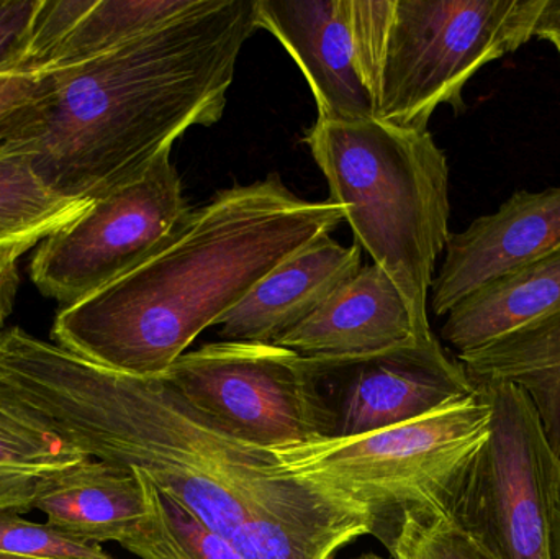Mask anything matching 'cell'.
<instances>
[{
  "label": "cell",
  "instance_id": "cell-4",
  "mask_svg": "<svg viewBox=\"0 0 560 559\" xmlns=\"http://www.w3.org/2000/svg\"><path fill=\"white\" fill-rule=\"evenodd\" d=\"M329 199L404 295L418 335H434L428 292L450 240V164L428 130L371 120L319 121L303 138Z\"/></svg>",
  "mask_w": 560,
  "mask_h": 559
},
{
  "label": "cell",
  "instance_id": "cell-6",
  "mask_svg": "<svg viewBox=\"0 0 560 559\" xmlns=\"http://www.w3.org/2000/svg\"><path fill=\"white\" fill-rule=\"evenodd\" d=\"M545 3L394 0L375 91V118L428 130L440 105L463 114L467 82L483 66L518 51L533 38Z\"/></svg>",
  "mask_w": 560,
  "mask_h": 559
},
{
  "label": "cell",
  "instance_id": "cell-30",
  "mask_svg": "<svg viewBox=\"0 0 560 559\" xmlns=\"http://www.w3.org/2000/svg\"><path fill=\"white\" fill-rule=\"evenodd\" d=\"M354 559H388V558H384V557H381V555H375V554H364V555H361V557H358Z\"/></svg>",
  "mask_w": 560,
  "mask_h": 559
},
{
  "label": "cell",
  "instance_id": "cell-26",
  "mask_svg": "<svg viewBox=\"0 0 560 559\" xmlns=\"http://www.w3.org/2000/svg\"><path fill=\"white\" fill-rule=\"evenodd\" d=\"M36 243H15L0 246V328L13 311L16 288H19V259Z\"/></svg>",
  "mask_w": 560,
  "mask_h": 559
},
{
  "label": "cell",
  "instance_id": "cell-10",
  "mask_svg": "<svg viewBox=\"0 0 560 559\" xmlns=\"http://www.w3.org/2000/svg\"><path fill=\"white\" fill-rule=\"evenodd\" d=\"M303 364L328 417L329 439L377 432L476 393L434 335L359 357L303 358Z\"/></svg>",
  "mask_w": 560,
  "mask_h": 559
},
{
  "label": "cell",
  "instance_id": "cell-28",
  "mask_svg": "<svg viewBox=\"0 0 560 559\" xmlns=\"http://www.w3.org/2000/svg\"><path fill=\"white\" fill-rule=\"evenodd\" d=\"M549 519H551L552 559H560V465L556 462L549 485Z\"/></svg>",
  "mask_w": 560,
  "mask_h": 559
},
{
  "label": "cell",
  "instance_id": "cell-24",
  "mask_svg": "<svg viewBox=\"0 0 560 559\" xmlns=\"http://www.w3.org/2000/svg\"><path fill=\"white\" fill-rule=\"evenodd\" d=\"M39 95V75H0V154L9 153L32 125Z\"/></svg>",
  "mask_w": 560,
  "mask_h": 559
},
{
  "label": "cell",
  "instance_id": "cell-12",
  "mask_svg": "<svg viewBox=\"0 0 560 559\" xmlns=\"http://www.w3.org/2000/svg\"><path fill=\"white\" fill-rule=\"evenodd\" d=\"M560 249V186L518 190L497 212L451 233L446 258L431 284V307L447 315L500 276Z\"/></svg>",
  "mask_w": 560,
  "mask_h": 559
},
{
  "label": "cell",
  "instance_id": "cell-27",
  "mask_svg": "<svg viewBox=\"0 0 560 559\" xmlns=\"http://www.w3.org/2000/svg\"><path fill=\"white\" fill-rule=\"evenodd\" d=\"M548 39L560 51V0H546L533 38Z\"/></svg>",
  "mask_w": 560,
  "mask_h": 559
},
{
  "label": "cell",
  "instance_id": "cell-25",
  "mask_svg": "<svg viewBox=\"0 0 560 559\" xmlns=\"http://www.w3.org/2000/svg\"><path fill=\"white\" fill-rule=\"evenodd\" d=\"M42 0H0V75L19 74Z\"/></svg>",
  "mask_w": 560,
  "mask_h": 559
},
{
  "label": "cell",
  "instance_id": "cell-31",
  "mask_svg": "<svg viewBox=\"0 0 560 559\" xmlns=\"http://www.w3.org/2000/svg\"><path fill=\"white\" fill-rule=\"evenodd\" d=\"M559 55H560V51H559Z\"/></svg>",
  "mask_w": 560,
  "mask_h": 559
},
{
  "label": "cell",
  "instance_id": "cell-2",
  "mask_svg": "<svg viewBox=\"0 0 560 559\" xmlns=\"http://www.w3.org/2000/svg\"><path fill=\"white\" fill-rule=\"evenodd\" d=\"M256 0H203L112 51L39 75L23 154L52 189L97 199L130 183L192 127L222 118Z\"/></svg>",
  "mask_w": 560,
  "mask_h": 559
},
{
  "label": "cell",
  "instance_id": "cell-3",
  "mask_svg": "<svg viewBox=\"0 0 560 559\" xmlns=\"http://www.w3.org/2000/svg\"><path fill=\"white\" fill-rule=\"evenodd\" d=\"M278 174L217 194L151 258L56 315L52 338L97 366L161 377L290 256L342 222Z\"/></svg>",
  "mask_w": 560,
  "mask_h": 559
},
{
  "label": "cell",
  "instance_id": "cell-17",
  "mask_svg": "<svg viewBox=\"0 0 560 559\" xmlns=\"http://www.w3.org/2000/svg\"><path fill=\"white\" fill-rule=\"evenodd\" d=\"M472 384L506 383L535 407L560 465V308L483 347L459 353Z\"/></svg>",
  "mask_w": 560,
  "mask_h": 559
},
{
  "label": "cell",
  "instance_id": "cell-15",
  "mask_svg": "<svg viewBox=\"0 0 560 559\" xmlns=\"http://www.w3.org/2000/svg\"><path fill=\"white\" fill-rule=\"evenodd\" d=\"M413 338L423 337L404 295L372 263L275 345L302 358H345L377 353Z\"/></svg>",
  "mask_w": 560,
  "mask_h": 559
},
{
  "label": "cell",
  "instance_id": "cell-19",
  "mask_svg": "<svg viewBox=\"0 0 560 559\" xmlns=\"http://www.w3.org/2000/svg\"><path fill=\"white\" fill-rule=\"evenodd\" d=\"M82 459L78 450L0 399V514L33 511L45 486Z\"/></svg>",
  "mask_w": 560,
  "mask_h": 559
},
{
  "label": "cell",
  "instance_id": "cell-29",
  "mask_svg": "<svg viewBox=\"0 0 560 559\" xmlns=\"http://www.w3.org/2000/svg\"><path fill=\"white\" fill-rule=\"evenodd\" d=\"M0 559H68V558H32V557H16V555L2 554V551H0Z\"/></svg>",
  "mask_w": 560,
  "mask_h": 559
},
{
  "label": "cell",
  "instance_id": "cell-13",
  "mask_svg": "<svg viewBox=\"0 0 560 559\" xmlns=\"http://www.w3.org/2000/svg\"><path fill=\"white\" fill-rule=\"evenodd\" d=\"M203 0H42L19 74L38 75L112 51Z\"/></svg>",
  "mask_w": 560,
  "mask_h": 559
},
{
  "label": "cell",
  "instance_id": "cell-5",
  "mask_svg": "<svg viewBox=\"0 0 560 559\" xmlns=\"http://www.w3.org/2000/svg\"><path fill=\"white\" fill-rule=\"evenodd\" d=\"M492 407L472 396L351 439L276 449L287 471L322 482L368 508L385 540L408 512L446 514L447 501L490 435Z\"/></svg>",
  "mask_w": 560,
  "mask_h": 559
},
{
  "label": "cell",
  "instance_id": "cell-21",
  "mask_svg": "<svg viewBox=\"0 0 560 559\" xmlns=\"http://www.w3.org/2000/svg\"><path fill=\"white\" fill-rule=\"evenodd\" d=\"M140 475L148 514L137 531L121 541L125 550L140 559H248L235 545L160 491L143 473Z\"/></svg>",
  "mask_w": 560,
  "mask_h": 559
},
{
  "label": "cell",
  "instance_id": "cell-18",
  "mask_svg": "<svg viewBox=\"0 0 560 559\" xmlns=\"http://www.w3.org/2000/svg\"><path fill=\"white\" fill-rule=\"evenodd\" d=\"M560 308V249L493 279L447 314L443 335L459 353L483 347Z\"/></svg>",
  "mask_w": 560,
  "mask_h": 559
},
{
  "label": "cell",
  "instance_id": "cell-16",
  "mask_svg": "<svg viewBox=\"0 0 560 559\" xmlns=\"http://www.w3.org/2000/svg\"><path fill=\"white\" fill-rule=\"evenodd\" d=\"M33 509L89 544H121L147 517L148 502L137 469L85 458L51 479Z\"/></svg>",
  "mask_w": 560,
  "mask_h": 559
},
{
  "label": "cell",
  "instance_id": "cell-1",
  "mask_svg": "<svg viewBox=\"0 0 560 559\" xmlns=\"http://www.w3.org/2000/svg\"><path fill=\"white\" fill-rule=\"evenodd\" d=\"M0 399L85 458L143 473L248 559H335L375 534L368 508L287 471L166 377L117 373L15 327L0 331Z\"/></svg>",
  "mask_w": 560,
  "mask_h": 559
},
{
  "label": "cell",
  "instance_id": "cell-11",
  "mask_svg": "<svg viewBox=\"0 0 560 559\" xmlns=\"http://www.w3.org/2000/svg\"><path fill=\"white\" fill-rule=\"evenodd\" d=\"M256 25L279 39L308 81L319 121L375 118L362 72L351 0H256Z\"/></svg>",
  "mask_w": 560,
  "mask_h": 559
},
{
  "label": "cell",
  "instance_id": "cell-23",
  "mask_svg": "<svg viewBox=\"0 0 560 559\" xmlns=\"http://www.w3.org/2000/svg\"><path fill=\"white\" fill-rule=\"evenodd\" d=\"M0 551L32 558L115 559L101 545L72 537L55 525L0 514Z\"/></svg>",
  "mask_w": 560,
  "mask_h": 559
},
{
  "label": "cell",
  "instance_id": "cell-9",
  "mask_svg": "<svg viewBox=\"0 0 560 559\" xmlns=\"http://www.w3.org/2000/svg\"><path fill=\"white\" fill-rule=\"evenodd\" d=\"M236 439L276 450L329 439L328 417L303 358L271 343L219 341L183 354L164 374Z\"/></svg>",
  "mask_w": 560,
  "mask_h": 559
},
{
  "label": "cell",
  "instance_id": "cell-7",
  "mask_svg": "<svg viewBox=\"0 0 560 559\" xmlns=\"http://www.w3.org/2000/svg\"><path fill=\"white\" fill-rule=\"evenodd\" d=\"M492 407L490 435L467 466L446 514L495 559H552V455L538 414L513 384H474Z\"/></svg>",
  "mask_w": 560,
  "mask_h": 559
},
{
  "label": "cell",
  "instance_id": "cell-8",
  "mask_svg": "<svg viewBox=\"0 0 560 559\" xmlns=\"http://www.w3.org/2000/svg\"><path fill=\"white\" fill-rule=\"evenodd\" d=\"M171 151L140 176L92 200L43 240L32 259L36 288L65 305L117 281L163 248L189 219Z\"/></svg>",
  "mask_w": 560,
  "mask_h": 559
},
{
  "label": "cell",
  "instance_id": "cell-22",
  "mask_svg": "<svg viewBox=\"0 0 560 559\" xmlns=\"http://www.w3.org/2000/svg\"><path fill=\"white\" fill-rule=\"evenodd\" d=\"M394 559H495L447 515L408 512L385 538Z\"/></svg>",
  "mask_w": 560,
  "mask_h": 559
},
{
  "label": "cell",
  "instance_id": "cell-20",
  "mask_svg": "<svg viewBox=\"0 0 560 559\" xmlns=\"http://www.w3.org/2000/svg\"><path fill=\"white\" fill-rule=\"evenodd\" d=\"M92 200L52 189L23 154H0V246L43 242L84 213Z\"/></svg>",
  "mask_w": 560,
  "mask_h": 559
},
{
  "label": "cell",
  "instance_id": "cell-14",
  "mask_svg": "<svg viewBox=\"0 0 560 559\" xmlns=\"http://www.w3.org/2000/svg\"><path fill=\"white\" fill-rule=\"evenodd\" d=\"M362 248L342 246L329 235L290 256L258 282L222 321L225 341L275 345L312 317L362 268Z\"/></svg>",
  "mask_w": 560,
  "mask_h": 559
}]
</instances>
